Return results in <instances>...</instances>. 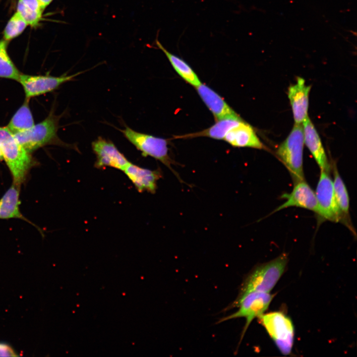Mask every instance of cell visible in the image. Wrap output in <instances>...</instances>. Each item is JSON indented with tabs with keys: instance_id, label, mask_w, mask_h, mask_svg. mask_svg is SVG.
<instances>
[{
	"instance_id": "obj_13",
	"label": "cell",
	"mask_w": 357,
	"mask_h": 357,
	"mask_svg": "<svg viewBox=\"0 0 357 357\" xmlns=\"http://www.w3.org/2000/svg\"><path fill=\"white\" fill-rule=\"evenodd\" d=\"M139 192L147 191L154 194L157 182L162 177L159 169L151 170L141 168L129 162L122 171Z\"/></svg>"
},
{
	"instance_id": "obj_17",
	"label": "cell",
	"mask_w": 357,
	"mask_h": 357,
	"mask_svg": "<svg viewBox=\"0 0 357 357\" xmlns=\"http://www.w3.org/2000/svg\"><path fill=\"white\" fill-rule=\"evenodd\" d=\"M19 189L12 184L0 199V219H19L32 224L20 210Z\"/></svg>"
},
{
	"instance_id": "obj_1",
	"label": "cell",
	"mask_w": 357,
	"mask_h": 357,
	"mask_svg": "<svg viewBox=\"0 0 357 357\" xmlns=\"http://www.w3.org/2000/svg\"><path fill=\"white\" fill-rule=\"evenodd\" d=\"M0 150L12 176L13 184L20 187L35 161L6 127L0 126Z\"/></svg>"
},
{
	"instance_id": "obj_12",
	"label": "cell",
	"mask_w": 357,
	"mask_h": 357,
	"mask_svg": "<svg viewBox=\"0 0 357 357\" xmlns=\"http://www.w3.org/2000/svg\"><path fill=\"white\" fill-rule=\"evenodd\" d=\"M310 85L305 84V80L298 77L295 84L291 85L288 91V96L291 106L295 123L302 124L308 116Z\"/></svg>"
},
{
	"instance_id": "obj_22",
	"label": "cell",
	"mask_w": 357,
	"mask_h": 357,
	"mask_svg": "<svg viewBox=\"0 0 357 357\" xmlns=\"http://www.w3.org/2000/svg\"><path fill=\"white\" fill-rule=\"evenodd\" d=\"M5 40L0 41V77L18 81L21 73L9 58Z\"/></svg>"
},
{
	"instance_id": "obj_24",
	"label": "cell",
	"mask_w": 357,
	"mask_h": 357,
	"mask_svg": "<svg viewBox=\"0 0 357 357\" xmlns=\"http://www.w3.org/2000/svg\"><path fill=\"white\" fill-rule=\"evenodd\" d=\"M16 12L26 21L28 25L32 27H36L39 25L42 15V13L34 11L27 8L19 0L17 3Z\"/></svg>"
},
{
	"instance_id": "obj_14",
	"label": "cell",
	"mask_w": 357,
	"mask_h": 357,
	"mask_svg": "<svg viewBox=\"0 0 357 357\" xmlns=\"http://www.w3.org/2000/svg\"><path fill=\"white\" fill-rule=\"evenodd\" d=\"M196 89L203 102L213 115L216 121L240 118L222 97L207 85L201 83Z\"/></svg>"
},
{
	"instance_id": "obj_11",
	"label": "cell",
	"mask_w": 357,
	"mask_h": 357,
	"mask_svg": "<svg viewBox=\"0 0 357 357\" xmlns=\"http://www.w3.org/2000/svg\"><path fill=\"white\" fill-rule=\"evenodd\" d=\"M282 197L286 201L273 212L288 207H297L317 214L318 203L315 193L304 179L296 181L292 191L289 193L284 194Z\"/></svg>"
},
{
	"instance_id": "obj_5",
	"label": "cell",
	"mask_w": 357,
	"mask_h": 357,
	"mask_svg": "<svg viewBox=\"0 0 357 357\" xmlns=\"http://www.w3.org/2000/svg\"><path fill=\"white\" fill-rule=\"evenodd\" d=\"M119 130L141 152L143 156H150L159 161L167 167L180 181H182L178 174L172 167L175 163L169 154L167 140L137 132L127 126L124 129Z\"/></svg>"
},
{
	"instance_id": "obj_6",
	"label": "cell",
	"mask_w": 357,
	"mask_h": 357,
	"mask_svg": "<svg viewBox=\"0 0 357 357\" xmlns=\"http://www.w3.org/2000/svg\"><path fill=\"white\" fill-rule=\"evenodd\" d=\"M259 321L280 351L287 355L291 353L294 339V328L291 319L281 312L263 314Z\"/></svg>"
},
{
	"instance_id": "obj_16",
	"label": "cell",
	"mask_w": 357,
	"mask_h": 357,
	"mask_svg": "<svg viewBox=\"0 0 357 357\" xmlns=\"http://www.w3.org/2000/svg\"><path fill=\"white\" fill-rule=\"evenodd\" d=\"M223 140L234 147L265 148L253 128L243 120L230 130Z\"/></svg>"
},
{
	"instance_id": "obj_9",
	"label": "cell",
	"mask_w": 357,
	"mask_h": 357,
	"mask_svg": "<svg viewBox=\"0 0 357 357\" xmlns=\"http://www.w3.org/2000/svg\"><path fill=\"white\" fill-rule=\"evenodd\" d=\"M83 72L72 75L64 74L60 76L51 75H30L21 73L18 81L22 86L26 99L41 95L52 92L61 85L71 81Z\"/></svg>"
},
{
	"instance_id": "obj_2",
	"label": "cell",
	"mask_w": 357,
	"mask_h": 357,
	"mask_svg": "<svg viewBox=\"0 0 357 357\" xmlns=\"http://www.w3.org/2000/svg\"><path fill=\"white\" fill-rule=\"evenodd\" d=\"M60 118V116L51 112L41 122L26 130L13 134L19 143L30 153L49 144L76 149L71 145L64 143L58 138L57 132Z\"/></svg>"
},
{
	"instance_id": "obj_10",
	"label": "cell",
	"mask_w": 357,
	"mask_h": 357,
	"mask_svg": "<svg viewBox=\"0 0 357 357\" xmlns=\"http://www.w3.org/2000/svg\"><path fill=\"white\" fill-rule=\"evenodd\" d=\"M91 145L96 158L94 164L96 168L112 167L123 171L130 162L110 140L99 137Z\"/></svg>"
},
{
	"instance_id": "obj_25",
	"label": "cell",
	"mask_w": 357,
	"mask_h": 357,
	"mask_svg": "<svg viewBox=\"0 0 357 357\" xmlns=\"http://www.w3.org/2000/svg\"><path fill=\"white\" fill-rule=\"evenodd\" d=\"M27 8L38 13H42V10L38 0H19Z\"/></svg>"
},
{
	"instance_id": "obj_8",
	"label": "cell",
	"mask_w": 357,
	"mask_h": 357,
	"mask_svg": "<svg viewBox=\"0 0 357 357\" xmlns=\"http://www.w3.org/2000/svg\"><path fill=\"white\" fill-rule=\"evenodd\" d=\"M315 193L319 216L334 222L343 220L335 195L333 180L329 172L321 170Z\"/></svg>"
},
{
	"instance_id": "obj_28",
	"label": "cell",
	"mask_w": 357,
	"mask_h": 357,
	"mask_svg": "<svg viewBox=\"0 0 357 357\" xmlns=\"http://www.w3.org/2000/svg\"><path fill=\"white\" fill-rule=\"evenodd\" d=\"M2 160H3V157H2L1 152V151H0V161H2Z\"/></svg>"
},
{
	"instance_id": "obj_20",
	"label": "cell",
	"mask_w": 357,
	"mask_h": 357,
	"mask_svg": "<svg viewBox=\"0 0 357 357\" xmlns=\"http://www.w3.org/2000/svg\"><path fill=\"white\" fill-rule=\"evenodd\" d=\"M29 100L26 99L6 126L13 133L26 130L34 125L33 116L29 106Z\"/></svg>"
},
{
	"instance_id": "obj_15",
	"label": "cell",
	"mask_w": 357,
	"mask_h": 357,
	"mask_svg": "<svg viewBox=\"0 0 357 357\" xmlns=\"http://www.w3.org/2000/svg\"><path fill=\"white\" fill-rule=\"evenodd\" d=\"M304 142L321 171L329 173L330 166L321 138L309 117L302 123Z\"/></svg>"
},
{
	"instance_id": "obj_21",
	"label": "cell",
	"mask_w": 357,
	"mask_h": 357,
	"mask_svg": "<svg viewBox=\"0 0 357 357\" xmlns=\"http://www.w3.org/2000/svg\"><path fill=\"white\" fill-rule=\"evenodd\" d=\"M333 187L337 202L343 220L349 217L350 198L345 184L336 168L334 169Z\"/></svg>"
},
{
	"instance_id": "obj_27",
	"label": "cell",
	"mask_w": 357,
	"mask_h": 357,
	"mask_svg": "<svg viewBox=\"0 0 357 357\" xmlns=\"http://www.w3.org/2000/svg\"><path fill=\"white\" fill-rule=\"evenodd\" d=\"M40 7L43 11L48 6L53 0H38Z\"/></svg>"
},
{
	"instance_id": "obj_4",
	"label": "cell",
	"mask_w": 357,
	"mask_h": 357,
	"mask_svg": "<svg viewBox=\"0 0 357 357\" xmlns=\"http://www.w3.org/2000/svg\"><path fill=\"white\" fill-rule=\"evenodd\" d=\"M304 144L302 125L295 123L288 136L277 150V155L296 181L304 179L303 170Z\"/></svg>"
},
{
	"instance_id": "obj_23",
	"label": "cell",
	"mask_w": 357,
	"mask_h": 357,
	"mask_svg": "<svg viewBox=\"0 0 357 357\" xmlns=\"http://www.w3.org/2000/svg\"><path fill=\"white\" fill-rule=\"evenodd\" d=\"M28 24L16 12L8 21L3 31L4 40H10L20 35Z\"/></svg>"
},
{
	"instance_id": "obj_26",
	"label": "cell",
	"mask_w": 357,
	"mask_h": 357,
	"mask_svg": "<svg viewBox=\"0 0 357 357\" xmlns=\"http://www.w3.org/2000/svg\"><path fill=\"white\" fill-rule=\"evenodd\" d=\"M16 356H18V355L10 345L0 342V357Z\"/></svg>"
},
{
	"instance_id": "obj_3",
	"label": "cell",
	"mask_w": 357,
	"mask_h": 357,
	"mask_svg": "<svg viewBox=\"0 0 357 357\" xmlns=\"http://www.w3.org/2000/svg\"><path fill=\"white\" fill-rule=\"evenodd\" d=\"M287 263V255L283 253L256 267L245 279L238 297L253 291L269 293L284 273Z\"/></svg>"
},
{
	"instance_id": "obj_7",
	"label": "cell",
	"mask_w": 357,
	"mask_h": 357,
	"mask_svg": "<svg viewBox=\"0 0 357 357\" xmlns=\"http://www.w3.org/2000/svg\"><path fill=\"white\" fill-rule=\"evenodd\" d=\"M273 298V296L269 293L258 291L250 292L238 297L232 305L233 307H238V310L222 318L219 322L237 318H245L246 323L242 332L243 335L254 318L259 317L267 310Z\"/></svg>"
},
{
	"instance_id": "obj_18",
	"label": "cell",
	"mask_w": 357,
	"mask_h": 357,
	"mask_svg": "<svg viewBox=\"0 0 357 357\" xmlns=\"http://www.w3.org/2000/svg\"><path fill=\"white\" fill-rule=\"evenodd\" d=\"M243 120L241 118L225 119L217 120L211 126L203 130L191 133L176 138H189L197 137H208L215 139L223 140L228 132Z\"/></svg>"
},
{
	"instance_id": "obj_19",
	"label": "cell",
	"mask_w": 357,
	"mask_h": 357,
	"mask_svg": "<svg viewBox=\"0 0 357 357\" xmlns=\"http://www.w3.org/2000/svg\"><path fill=\"white\" fill-rule=\"evenodd\" d=\"M155 43L157 47L165 54L177 73L184 80L195 88L201 83L197 75L186 61L168 51L157 38Z\"/></svg>"
}]
</instances>
